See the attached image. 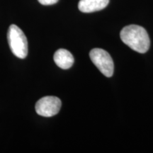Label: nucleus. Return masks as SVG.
<instances>
[{"mask_svg": "<svg viewBox=\"0 0 153 153\" xmlns=\"http://www.w3.org/2000/svg\"><path fill=\"white\" fill-rule=\"evenodd\" d=\"M120 36L126 45L137 53H145L150 48V38L142 26L133 24L126 26L120 31Z\"/></svg>", "mask_w": 153, "mask_h": 153, "instance_id": "f257e3e1", "label": "nucleus"}, {"mask_svg": "<svg viewBox=\"0 0 153 153\" xmlns=\"http://www.w3.org/2000/svg\"><path fill=\"white\" fill-rule=\"evenodd\" d=\"M7 40L11 52L15 56L24 59L28 55V41L22 30L11 24L7 32Z\"/></svg>", "mask_w": 153, "mask_h": 153, "instance_id": "f03ea898", "label": "nucleus"}, {"mask_svg": "<svg viewBox=\"0 0 153 153\" xmlns=\"http://www.w3.org/2000/svg\"><path fill=\"white\" fill-rule=\"evenodd\" d=\"M91 61L104 76L111 77L114 74V64L109 53L101 48H94L89 53Z\"/></svg>", "mask_w": 153, "mask_h": 153, "instance_id": "7ed1b4c3", "label": "nucleus"}, {"mask_svg": "<svg viewBox=\"0 0 153 153\" xmlns=\"http://www.w3.org/2000/svg\"><path fill=\"white\" fill-rule=\"evenodd\" d=\"M62 102L56 97L47 96L40 99L36 104V111L44 117H52L60 111Z\"/></svg>", "mask_w": 153, "mask_h": 153, "instance_id": "20e7f679", "label": "nucleus"}, {"mask_svg": "<svg viewBox=\"0 0 153 153\" xmlns=\"http://www.w3.org/2000/svg\"><path fill=\"white\" fill-rule=\"evenodd\" d=\"M109 3V0H80L78 8L83 13H91L104 9Z\"/></svg>", "mask_w": 153, "mask_h": 153, "instance_id": "39448f33", "label": "nucleus"}, {"mask_svg": "<svg viewBox=\"0 0 153 153\" xmlns=\"http://www.w3.org/2000/svg\"><path fill=\"white\" fill-rule=\"evenodd\" d=\"M54 61L59 68L68 70L74 64V57L68 50L59 49L54 54Z\"/></svg>", "mask_w": 153, "mask_h": 153, "instance_id": "423d86ee", "label": "nucleus"}, {"mask_svg": "<svg viewBox=\"0 0 153 153\" xmlns=\"http://www.w3.org/2000/svg\"><path fill=\"white\" fill-rule=\"evenodd\" d=\"M38 1L43 5H52L56 4L58 0H38Z\"/></svg>", "mask_w": 153, "mask_h": 153, "instance_id": "0eeeda50", "label": "nucleus"}]
</instances>
